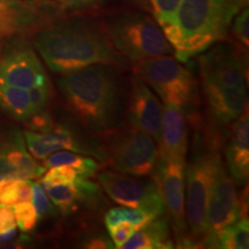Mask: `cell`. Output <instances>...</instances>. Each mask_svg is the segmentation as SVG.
Returning a JSON list of instances; mask_svg holds the SVG:
<instances>
[{
    "instance_id": "obj_24",
    "label": "cell",
    "mask_w": 249,
    "mask_h": 249,
    "mask_svg": "<svg viewBox=\"0 0 249 249\" xmlns=\"http://www.w3.org/2000/svg\"><path fill=\"white\" fill-rule=\"evenodd\" d=\"M33 198V181L28 179L4 177L0 180V204L12 205L30 202Z\"/></svg>"
},
{
    "instance_id": "obj_20",
    "label": "cell",
    "mask_w": 249,
    "mask_h": 249,
    "mask_svg": "<svg viewBox=\"0 0 249 249\" xmlns=\"http://www.w3.org/2000/svg\"><path fill=\"white\" fill-rule=\"evenodd\" d=\"M167 218L160 216L139 227L121 246L123 249H166L173 248Z\"/></svg>"
},
{
    "instance_id": "obj_32",
    "label": "cell",
    "mask_w": 249,
    "mask_h": 249,
    "mask_svg": "<svg viewBox=\"0 0 249 249\" xmlns=\"http://www.w3.org/2000/svg\"><path fill=\"white\" fill-rule=\"evenodd\" d=\"M107 229L108 232V236H110L112 242H113L114 248H121V246L128 240L130 235H132L139 227L135 226L132 223L124 220V222L118 223L117 225L107 227Z\"/></svg>"
},
{
    "instance_id": "obj_34",
    "label": "cell",
    "mask_w": 249,
    "mask_h": 249,
    "mask_svg": "<svg viewBox=\"0 0 249 249\" xmlns=\"http://www.w3.org/2000/svg\"><path fill=\"white\" fill-rule=\"evenodd\" d=\"M17 227L13 207L12 205L0 204V233L9 231Z\"/></svg>"
},
{
    "instance_id": "obj_22",
    "label": "cell",
    "mask_w": 249,
    "mask_h": 249,
    "mask_svg": "<svg viewBox=\"0 0 249 249\" xmlns=\"http://www.w3.org/2000/svg\"><path fill=\"white\" fill-rule=\"evenodd\" d=\"M59 165H67L77 172V174L85 178H92L97 176L98 164L93 158L86 157L77 152L60 150L49 155L45 160H43V166L45 170L50 167L59 166Z\"/></svg>"
},
{
    "instance_id": "obj_8",
    "label": "cell",
    "mask_w": 249,
    "mask_h": 249,
    "mask_svg": "<svg viewBox=\"0 0 249 249\" xmlns=\"http://www.w3.org/2000/svg\"><path fill=\"white\" fill-rule=\"evenodd\" d=\"M195 150L185 165V216L192 245L203 240L205 218L213 174V151H204L195 143Z\"/></svg>"
},
{
    "instance_id": "obj_26",
    "label": "cell",
    "mask_w": 249,
    "mask_h": 249,
    "mask_svg": "<svg viewBox=\"0 0 249 249\" xmlns=\"http://www.w3.org/2000/svg\"><path fill=\"white\" fill-rule=\"evenodd\" d=\"M17 226L22 232H30L35 229L38 222L36 209L30 202H21L13 205Z\"/></svg>"
},
{
    "instance_id": "obj_4",
    "label": "cell",
    "mask_w": 249,
    "mask_h": 249,
    "mask_svg": "<svg viewBox=\"0 0 249 249\" xmlns=\"http://www.w3.org/2000/svg\"><path fill=\"white\" fill-rule=\"evenodd\" d=\"M200 75L209 110L220 124H231L248 108L242 55L234 46L213 45L198 58Z\"/></svg>"
},
{
    "instance_id": "obj_12",
    "label": "cell",
    "mask_w": 249,
    "mask_h": 249,
    "mask_svg": "<svg viewBox=\"0 0 249 249\" xmlns=\"http://www.w3.org/2000/svg\"><path fill=\"white\" fill-rule=\"evenodd\" d=\"M28 151L37 160H43L55 151L68 150L82 155H91L99 160L107 161L105 147L98 142L87 139L68 124H53L44 133L26 130L23 133Z\"/></svg>"
},
{
    "instance_id": "obj_35",
    "label": "cell",
    "mask_w": 249,
    "mask_h": 249,
    "mask_svg": "<svg viewBox=\"0 0 249 249\" xmlns=\"http://www.w3.org/2000/svg\"><path fill=\"white\" fill-rule=\"evenodd\" d=\"M17 236H18L17 227H14V229L9 230V231L0 233V247H1L2 245L8 244L9 241L14 240V239L17 238Z\"/></svg>"
},
{
    "instance_id": "obj_15",
    "label": "cell",
    "mask_w": 249,
    "mask_h": 249,
    "mask_svg": "<svg viewBox=\"0 0 249 249\" xmlns=\"http://www.w3.org/2000/svg\"><path fill=\"white\" fill-rule=\"evenodd\" d=\"M161 114L163 105L160 98L139 76L135 75L132 82V91L127 110V118L130 126L149 134L158 145Z\"/></svg>"
},
{
    "instance_id": "obj_5",
    "label": "cell",
    "mask_w": 249,
    "mask_h": 249,
    "mask_svg": "<svg viewBox=\"0 0 249 249\" xmlns=\"http://www.w3.org/2000/svg\"><path fill=\"white\" fill-rule=\"evenodd\" d=\"M112 46L121 57L140 62L173 54V48L157 21L139 11H121L102 22Z\"/></svg>"
},
{
    "instance_id": "obj_29",
    "label": "cell",
    "mask_w": 249,
    "mask_h": 249,
    "mask_svg": "<svg viewBox=\"0 0 249 249\" xmlns=\"http://www.w3.org/2000/svg\"><path fill=\"white\" fill-rule=\"evenodd\" d=\"M28 91H29L30 101L35 113L37 114L45 111L50 99V83L48 77L38 85L31 87L30 89H28Z\"/></svg>"
},
{
    "instance_id": "obj_14",
    "label": "cell",
    "mask_w": 249,
    "mask_h": 249,
    "mask_svg": "<svg viewBox=\"0 0 249 249\" xmlns=\"http://www.w3.org/2000/svg\"><path fill=\"white\" fill-rule=\"evenodd\" d=\"M45 171L28 151L22 132L0 134V176L33 180L39 179Z\"/></svg>"
},
{
    "instance_id": "obj_19",
    "label": "cell",
    "mask_w": 249,
    "mask_h": 249,
    "mask_svg": "<svg viewBox=\"0 0 249 249\" xmlns=\"http://www.w3.org/2000/svg\"><path fill=\"white\" fill-rule=\"evenodd\" d=\"M226 164L234 183L247 185L249 177V117L248 108L233 123L226 147Z\"/></svg>"
},
{
    "instance_id": "obj_25",
    "label": "cell",
    "mask_w": 249,
    "mask_h": 249,
    "mask_svg": "<svg viewBox=\"0 0 249 249\" xmlns=\"http://www.w3.org/2000/svg\"><path fill=\"white\" fill-rule=\"evenodd\" d=\"M77 172L67 165H59V166L50 167L40 177V185L43 186H55L71 183L77 178Z\"/></svg>"
},
{
    "instance_id": "obj_16",
    "label": "cell",
    "mask_w": 249,
    "mask_h": 249,
    "mask_svg": "<svg viewBox=\"0 0 249 249\" xmlns=\"http://www.w3.org/2000/svg\"><path fill=\"white\" fill-rule=\"evenodd\" d=\"M188 144L186 111L177 105L164 103L158 157L186 164Z\"/></svg>"
},
{
    "instance_id": "obj_6",
    "label": "cell",
    "mask_w": 249,
    "mask_h": 249,
    "mask_svg": "<svg viewBox=\"0 0 249 249\" xmlns=\"http://www.w3.org/2000/svg\"><path fill=\"white\" fill-rule=\"evenodd\" d=\"M136 76L151 88L164 103L187 110L193 107L196 81L192 71L171 54L136 62Z\"/></svg>"
},
{
    "instance_id": "obj_31",
    "label": "cell",
    "mask_w": 249,
    "mask_h": 249,
    "mask_svg": "<svg viewBox=\"0 0 249 249\" xmlns=\"http://www.w3.org/2000/svg\"><path fill=\"white\" fill-rule=\"evenodd\" d=\"M232 31L235 38L241 43L246 49L249 45V11L248 7H245L238 13L232 22Z\"/></svg>"
},
{
    "instance_id": "obj_37",
    "label": "cell",
    "mask_w": 249,
    "mask_h": 249,
    "mask_svg": "<svg viewBox=\"0 0 249 249\" xmlns=\"http://www.w3.org/2000/svg\"><path fill=\"white\" fill-rule=\"evenodd\" d=\"M0 39H1V35H0Z\"/></svg>"
},
{
    "instance_id": "obj_27",
    "label": "cell",
    "mask_w": 249,
    "mask_h": 249,
    "mask_svg": "<svg viewBox=\"0 0 249 249\" xmlns=\"http://www.w3.org/2000/svg\"><path fill=\"white\" fill-rule=\"evenodd\" d=\"M33 201L35 207L38 219H45V218L55 216L57 214V208L52 203L49 196L39 182H33Z\"/></svg>"
},
{
    "instance_id": "obj_33",
    "label": "cell",
    "mask_w": 249,
    "mask_h": 249,
    "mask_svg": "<svg viewBox=\"0 0 249 249\" xmlns=\"http://www.w3.org/2000/svg\"><path fill=\"white\" fill-rule=\"evenodd\" d=\"M82 247L89 249H112L114 248V245L110 236L102 234V233H96V234L87 236L82 242Z\"/></svg>"
},
{
    "instance_id": "obj_10",
    "label": "cell",
    "mask_w": 249,
    "mask_h": 249,
    "mask_svg": "<svg viewBox=\"0 0 249 249\" xmlns=\"http://www.w3.org/2000/svg\"><path fill=\"white\" fill-rule=\"evenodd\" d=\"M98 181L108 197L121 207L145 211L154 218L165 216V207L156 180L104 171L97 174Z\"/></svg>"
},
{
    "instance_id": "obj_21",
    "label": "cell",
    "mask_w": 249,
    "mask_h": 249,
    "mask_svg": "<svg viewBox=\"0 0 249 249\" xmlns=\"http://www.w3.org/2000/svg\"><path fill=\"white\" fill-rule=\"evenodd\" d=\"M0 107L15 120L27 123L35 116L28 89L0 83Z\"/></svg>"
},
{
    "instance_id": "obj_28",
    "label": "cell",
    "mask_w": 249,
    "mask_h": 249,
    "mask_svg": "<svg viewBox=\"0 0 249 249\" xmlns=\"http://www.w3.org/2000/svg\"><path fill=\"white\" fill-rule=\"evenodd\" d=\"M181 0H149L157 23L163 28L172 22Z\"/></svg>"
},
{
    "instance_id": "obj_11",
    "label": "cell",
    "mask_w": 249,
    "mask_h": 249,
    "mask_svg": "<svg viewBox=\"0 0 249 249\" xmlns=\"http://www.w3.org/2000/svg\"><path fill=\"white\" fill-rule=\"evenodd\" d=\"M185 165L158 157L154 179L160 188L165 216L180 247H193L185 216Z\"/></svg>"
},
{
    "instance_id": "obj_17",
    "label": "cell",
    "mask_w": 249,
    "mask_h": 249,
    "mask_svg": "<svg viewBox=\"0 0 249 249\" xmlns=\"http://www.w3.org/2000/svg\"><path fill=\"white\" fill-rule=\"evenodd\" d=\"M38 57L29 48H18L0 58V83L30 89L46 79Z\"/></svg>"
},
{
    "instance_id": "obj_36",
    "label": "cell",
    "mask_w": 249,
    "mask_h": 249,
    "mask_svg": "<svg viewBox=\"0 0 249 249\" xmlns=\"http://www.w3.org/2000/svg\"><path fill=\"white\" fill-rule=\"evenodd\" d=\"M2 178H4V177H2V176H0V180H1Z\"/></svg>"
},
{
    "instance_id": "obj_7",
    "label": "cell",
    "mask_w": 249,
    "mask_h": 249,
    "mask_svg": "<svg viewBox=\"0 0 249 249\" xmlns=\"http://www.w3.org/2000/svg\"><path fill=\"white\" fill-rule=\"evenodd\" d=\"M105 147L107 161L114 171L136 177L154 173L158 160V145L147 133L128 124L110 129Z\"/></svg>"
},
{
    "instance_id": "obj_18",
    "label": "cell",
    "mask_w": 249,
    "mask_h": 249,
    "mask_svg": "<svg viewBox=\"0 0 249 249\" xmlns=\"http://www.w3.org/2000/svg\"><path fill=\"white\" fill-rule=\"evenodd\" d=\"M42 187L57 210L64 216L75 213L82 205H96L101 198V188L97 183L81 176H77L71 183L55 186L42 185Z\"/></svg>"
},
{
    "instance_id": "obj_1",
    "label": "cell",
    "mask_w": 249,
    "mask_h": 249,
    "mask_svg": "<svg viewBox=\"0 0 249 249\" xmlns=\"http://www.w3.org/2000/svg\"><path fill=\"white\" fill-rule=\"evenodd\" d=\"M35 46L50 70L60 75L92 65L123 62L103 24L89 18H67L48 24L37 34Z\"/></svg>"
},
{
    "instance_id": "obj_30",
    "label": "cell",
    "mask_w": 249,
    "mask_h": 249,
    "mask_svg": "<svg viewBox=\"0 0 249 249\" xmlns=\"http://www.w3.org/2000/svg\"><path fill=\"white\" fill-rule=\"evenodd\" d=\"M42 1L49 2L55 8L60 11H81L90 7H96V6L105 4V2L111 1V0H42ZM134 1H143L144 0H134Z\"/></svg>"
},
{
    "instance_id": "obj_9",
    "label": "cell",
    "mask_w": 249,
    "mask_h": 249,
    "mask_svg": "<svg viewBox=\"0 0 249 249\" xmlns=\"http://www.w3.org/2000/svg\"><path fill=\"white\" fill-rule=\"evenodd\" d=\"M242 216V207L236 194L235 183L222 161L220 156L213 152L209 200L205 218V234L202 245L214 248L218 233L226 226L235 223Z\"/></svg>"
},
{
    "instance_id": "obj_3",
    "label": "cell",
    "mask_w": 249,
    "mask_h": 249,
    "mask_svg": "<svg viewBox=\"0 0 249 249\" xmlns=\"http://www.w3.org/2000/svg\"><path fill=\"white\" fill-rule=\"evenodd\" d=\"M67 107L87 129L107 133L120 116V85L114 66L92 65L58 81Z\"/></svg>"
},
{
    "instance_id": "obj_13",
    "label": "cell",
    "mask_w": 249,
    "mask_h": 249,
    "mask_svg": "<svg viewBox=\"0 0 249 249\" xmlns=\"http://www.w3.org/2000/svg\"><path fill=\"white\" fill-rule=\"evenodd\" d=\"M58 9L42 0H0V35H23L42 27Z\"/></svg>"
},
{
    "instance_id": "obj_2",
    "label": "cell",
    "mask_w": 249,
    "mask_h": 249,
    "mask_svg": "<svg viewBox=\"0 0 249 249\" xmlns=\"http://www.w3.org/2000/svg\"><path fill=\"white\" fill-rule=\"evenodd\" d=\"M248 0H181L172 22L161 28L180 62L226 39L230 27Z\"/></svg>"
},
{
    "instance_id": "obj_23",
    "label": "cell",
    "mask_w": 249,
    "mask_h": 249,
    "mask_svg": "<svg viewBox=\"0 0 249 249\" xmlns=\"http://www.w3.org/2000/svg\"><path fill=\"white\" fill-rule=\"evenodd\" d=\"M249 247L248 218L240 217L235 223L226 226L218 233L214 248L247 249Z\"/></svg>"
}]
</instances>
